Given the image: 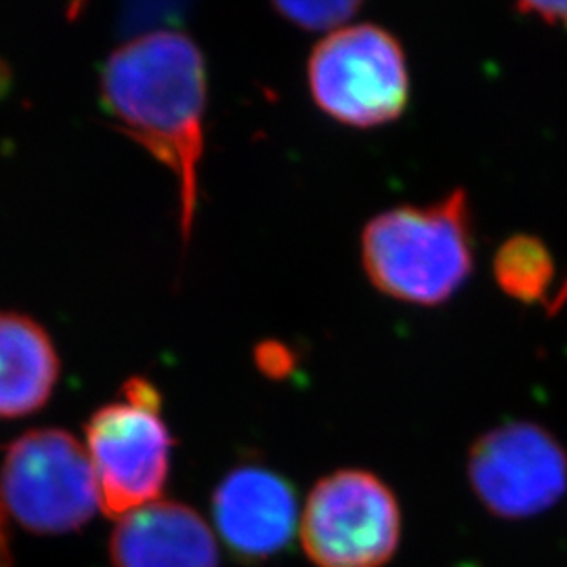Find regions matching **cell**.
I'll return each mask as SVG.
<instances>
[{"label":"cell","mask_w":567,"mask_h":567,"mask_svg":"<svg viewBox=\"0 0 567 567\" xmlns=\"http://www.w3.org/2000/svg\"><path fill=\"white\" fill-rule=\"evenodd\" d=\"M519 13L524 16H534L550 25H561L567 28V2L550 0V2H538V0H527L517 7Z\"/></svg>","instance_id":"cell-13"},{"label":"cell","mask_w":567,"mask_h":567,"mask_svg":"<svg viewBox=\"0 0 567 567\" xmlns=\"http://www.w3.org/2000/svg\"><path fill=\"white\" fill-rule=\"evenodd\" d=\"M102 103L135 142L175 175L187 243L204 156L206 63L200 47L171 30L124 42L103 63Z\"/></svg>","instance_id":"cell-1"},{"label":"cell","mask_w":567,"mask_h":567,"mask_svg":"<svg viewBox=\"0 0 567 567\" xmlns=\"http://www.w3.org/2000/svg\"><path fill=\"white\" fill-rule=\"evenodd\" d=\"M309 91L334 121L372 128L398 121L410 97L404 49L374 23L344 25L313 47Z\"/></svg>","instance_id":"cell-3"},{"label":"cell","mask_w":567,"mask_h":567,"mask_svg":"<svg viewBox=\"0 0 567 567\" xmlns=\"http://www.w3.org/2000/svg\"><path fill=\"white\" fill-rule=\"evenodd\" d=\"M58 379L60 358L47 330L28 316L0 311V421L41 410Z\"/></svg>","instance_id":"cell-10"},{"label":"cell","mask_w":567,"mask_h":567,"mask_svg":"<svg viewBox=\"0 0 567 567\" xmlns=\"http://www.w3.org/2000/svg\"><path fill=\"white\" fill-rule=\"evenodd\" d=\"M402 515L393 492L372 473L343 468L311 489L301 543L318 567H381L400 545Z\"/></svg>","instance_id":"cell-6"},{"label":"cell","mask_w":567,"mask_h":567,"mask_svg":"<svg viewBox=\"0 0 567 567\" xmlns=\"http://www.w3.org/2000/svg\"><path fill=\"white\" fill-rule=\"evenodd\" d=\"M213 513L225 545L244 561H264L286 550L299 522L295 489L264 466L231 471L213 496Z\"/></svg>","instance_id":"cell-8"},{"label":"cell","mask_w":567,"mask_h":567,"mask_svg":"<svg viewBox=\"0 0 567 567\" xmlns=\"http://www.w3.org/2000/svg\"><path fill=\"white\" fill-rule=\"evenodd\" d=\"M274 9L284 20L307 32H337L355 18L362 9L358 0H330V2H276Z\"/></svg>","instance_id":"cell-12"},{"label":"cell","mask_w":567,"mask_h":567,"mask_svg":"<svg viewBox=\"0 0 567 567\" xmlns=\"http://www.w3.org/2000/svg\"><path fill=\"white\" fill-rule=\"evenodd\" d=\"M468 482L496 517L527 519L566 494V450L547 429L513 421L487 431L473 444Z\"/></svg>","instance_id":"cell-7"},{"label":"cell","mask_w":567,"mask_h":567,"mask_svg":"<svg viewBox=\"0 0 567 567\" xmlns=\"http://www.w3.org/2000/svg\"><path fill=\"white\" fill-rule=\"evenodd\" d=\"M362 261L370 282L386 297L425 307L446 303L473 271L465 192L377 215L365 225Z\"/></svg>","instance_id":"cell-2"},{"label":"cell","mask_w":567,"mask_h":567,"mask_svg":"<svg viewBox=\"0 0 567 567\" xmlns=\"http://www.w3.org/2000/svg\"><path fill=\"white\" fill-rule=\"evenodd\" d=\"M122 393L121 402L103 405L86 423V452L107 517L156 503L171 461V433L156 386L131 379Z\"/></svg>","instance_id":"cell-5"},{"label":"cell","mask_w":567,"mask_h":567,"mask_svg":"<svg viewBox=\"0 0 567 567\" xmlns=\"http://www.w3.org/2000/svg\"><path fill=\"white\" fill-rule=\"evenodd\" d=\"M110 555L116 567H219L210 527L194 508L171 501L122 515Z\"/></svg>","instance_id":"cell-9"},{"label":"cell","mask_w":567,"mask_h":567,"mask_svg":"<svg viewBox=\"0 0 567 567\" xmlns=\"http://www.w3.org/2000/svg\"><path fill=\"white\" fill-rule=\"evenodd\" d=\"M0 567H13V564H11L9 545H7V532H4V513H2V505H0Z\"/></svg>","instance_id":"cell-14"},{"label":"cell","mask_w":567,"mask_h":567,"mask_svg":"<svg viewBox=\"0 0 567 567\" xmlns=\"http://www.w3.org/2000/svg\"><path fill=\"white\" fill-rule=\"evenodd\" d=\"M494 278L503 292L522 303L545 301L555 278L553 255L536 236H513L494 257Z\"/></svg>","instance_id":"cell-11"},{"label":"cell","mask_w":567,"mask_h":567,"mask_svg":"<svg viewBox=\"0 0 567 567\" xmlns=\"http://www.w3.org/2000/svg\"><path fill=\"white\" fill-rule=\"evenodd\" d=\"M0 505L37 534H65L84 526L102 508L86 446L61 429L23 433L2 461Z\"/></svg>","instance_id":"cell-4"}]
</instances>
